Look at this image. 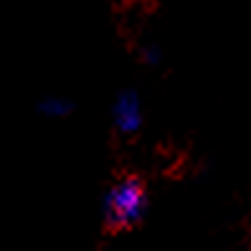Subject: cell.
Here are the masks:
<instances>
[{
	"label": "cell",
	"instance_id": "1",
	"mask_svg": "<svg viewBox=\"0 0 251 251\" xmlns=\"http://www.w3.org/2000/svg\"><path fill=\"white\" fill-rule=\"evenodd\" d=\"M145 183L137 175H122L120 180L112 185L104 203V218L109 231H122L135 226L145 213Z\"/></svg>",
	"mask_w": 251,
	"mask_h": 251
},
{
	"label": "cell",
	"instance_id": "2",
	"mask_svg": "<svg viewBox=\"0 0 251 251\" xmlns=\"http://www.w3.org/2000/svg\"><path fill=\"white\" fill-rule=\"evenodd\" d=\"M114 122L125 135H132L135 129H140V101L132 92L120 94L114 104Z\"/></svg>",
	"mask_w": 251,
	"mask_h": 251
},
{
	"label": "cell",
	"instance_id": "3",
	"mask_svg": "<svg viewBox=\"0 0 251 251\" xmlns=\"http://www.w3.org/2000/svg\"><path fill=\"white\" fill-rule=\"evenodd\" d=\"M43 114H51V117H56V114H66L69 109H71V104L69 101H58V99H46L43 104L38 107Z\"/></svg>",
	"mask_w": 251,
	"mask_h": 251
}]
</instances>
